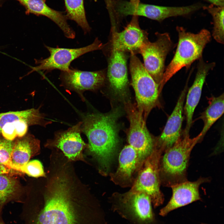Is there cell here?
<instances>
[{"instance_id":"obj_20","label":"cell","mask_w":224,"mask_h":224,"mask_svg":"<svg viewBox=\"0 0 224 224\" xmlns=\"http://www.w3.org/2000/svg\"><path fill=\"white\" fill-rule=\"evenodd\" d=\"M40 149L39 140L30 134L15 139L11 156V169L18 171Z\"/></svg>"},{"instance_id":"obj_18","label":"cell","mask_w":224,"mask_h":224,"mask_svg":"<svg viewBox=\"0 0 224 224\" xmlns=\"http://www.w3.org/2000/svg\"><path fill=\"white\" fill-rule=\"evenodd\" d=\"M82 122H80L64 131L57 133L51 144L62 151L69 160L83 159L82 152L87 146L82 139Z\"/></svg>"},{"instance_id":"obj_30","label":"cell","mask_w":224,"mask_h":224,"mask_svg":"<svg viewBox=\"0 0 224 224\" xmlns=\"http://www.w3.org/2000/svg\"><path fill=\"white\" fill-rule=\"evenodd\" d=\"M10 169L4 166L0 165V174H7Z\"/></svg>"},{"instance_id":"obj_3","label":"cell","mask_w":224,"mask_h":224,"mask_svg":"<svg viewBox=\"0 0 224 224\" xmlns=\"http://www.w3.org/2000/svg\"><path fill=\"white\" fill-rule=\"evenodd\" d=\"M202 139L200 133L192 138L189 135H183L173 146L164 151L160 161L161 184L170 187L187 180L190 153L196 144Z\"/></svg>"},{"instance_id":"obj_10","label":"cell","mask_w":224,"mask_h":224,"mask_svg":"<svg viewBox=\"0 0 224 224\" xmlns=\"http://www.w3.org/2000/svg\"><path fill=\"white\" fill-rule=\"evenodd\" d=\"M115 208L142 224H149L154 220L152 202L145 193L130 190L115 193L111 197Z\"/></svg>"},{"instance_id":"obj_9","label":"cell","mask_w":224,"mask_h":224,"mask_svg":"<svg viewBox=\"0 0 224 224\" xmlns=\"http://www.w3.org/2000/svg\"><path fill=\"white\" fill-rule=\"evenodd\" d=\"M103 44L96 38L91 44L77 48H53L45 45L50 53L48 58L42 59H35V63L38 65L32 68L27 74L34 71H43L49 72L54 69L61 71H68L71 63L81 56L88 52L103 49L106 45Z\"/></svg>"},{"instance_id":"obj_23","label":"cell","mask_w":224,"mask_h":224,"mask_svg":"<svg viewBox=\"0 0 224 224\" xmlns=\"http://www.w3.org/2000/svg\"><path fill=\"white\" fill-rule=\"evenodd\" d=\"M223 93L217 96L208 99V105L202 113L200 118L203 122V129L200 133L202 138L213 124L224 113Z\"/></svg>"},{"instance_id":"obj_21","label":"cell","mask_w":224,"mask_h":224,"mask_svg":"<svg viewBox=\"0 0 224 224\" xmlns=\"http://www.w3.org/2000/svg\"><path fill=\"white\" fill-rule=\"evenodd\" d=\"M25 6L28 12L37 15L45 16L54 22L66 33L70 27L68 24L66 15L62 12L54 10L46 3V0H17Z\"/></svg>"},{"instance_id":"obj_8","label":"cell","mask_w":224,"mask_h":224,"mask_svg":"<svg viewBox=\"0 0 224 224\" xmlns=\"http://www.w3.org/2000/svg\"><path fill=\"white\" fill-rule=\"evenodd\" d=\"M156 35L157 40L153 42L148 40L144 43L139 53L143 57L145 68L160 89L165 70V60L173 44L168 33Z\"/></svg>"},{"instance_id":"obj_28","label":"cell","mask_w":224,"mask_h":224,"mask_svg":"<svg viewBox=\"0 0 224 224\" xmlns=\"http://www.w3.org/2000/svg\"><path fill=\"white\" fill-rule=\"evenodd\" d=\"M18 171L34 177L45 176L42 164L38 160L29 161L25 165L21 167Z\"/></svg>"},{"instance_id":"obj_24","label":"cell","mask_w":224,"mask_h":224,"mask_svg":"<svg viewBox=\"0 0 224 224\" xmlns=\"http://www.w3.org/2000/svg\"><path fill=\"white\" fill-rule=\"evenodd\" d=\"M64 0L67 19L75 21L85 33L89 32L91 28L86 18L84 0Z\"/></svg>"},{"instance_id":"obj_15","label":"cell","mask_w":224,"mask_h":224,"mask_svg":"<svg viewBox=\"0 0 224 224\" xmlns=\"http://www.w3.org/2000/svg\"><path fill=\"white\" fill-rule=\"evenodd\" d=\"M209 180L208 178L201 177L194 181L187 180L171 186V197L167 204L160 210V215L165 216L175 209L201 199L199 187Z\"/></svg>"},{"instance_id":"obj_7","label":"cell","mask_w":224,"mask_h":224,"mask_svg":"<svg viewBox=\"0 0 224 224\" xmlns=\"http://www.w3.org/2000/svg\"><path fill=\"white\" fill-rule=\"evenodd\" d=\"M124 106L130 123L127 133L128 142L136 152L140 168L154 148L155 138L149 132L145 120L136 105L128 101L125 102Z\"/></svg>"},{"instance_id":"obj_25","label":"cell","mask_w":224,"mask_h":224,"mask_svg":"<svg viewBox=\"0 0 224 224\" xmlns=\"http://www.w3.org/2000/svg\"><path fill=\"white\" fill-rule=\"evenodd\" d=\"M206 8L213 18L214 26L212 35L217 42L223 44L224 40V6L211 5Z\"/></svg>"},{"instance_id":"obj_4","label":"cell","mask_w":224,"mask_h":224,"mask_svg":"<svg viewBox=\"0 0 224 224\" xmlns=\"http://www.w3.org/2000/svg\"><path fill=\"white\" fill-rule=\"evenodd\" d=\"M177 30L179 37L177 47L173 58L165 70L161 90L181 69L189 67L194 61L201 58L203 50L211 40L210 32L205 29L197 34L187 32L180 27H177Z\"/></svg>"},{"instance_id":"obj_13","label":"cell","mask_w":224,"mask_h":224,"mask_svg":"<svg viewBox=\"0 0 224 224\" xmlns=\"http://www.w3.org/2000/svg\"><path fill=\"white\" fill-rule=\"evenodd\" d=\"M187 90V87H185L161 133L158 137L155 138V148L161 151L163 153L173 146L182 136V113Z\"/></svg>"},{"instance_id":"obj_27","label":"cell","mask_w":224,"mask_h":224,"mask_svg":"<svg viewBox=\"0 0 224 224\" xmlns=\"http://www.w3.org/2000/svg\"><path fill=\"white\" fill-rule=\"evenodd\" d=\"M15 140L5 139L0 133V165L11 169V156Z\"/></svg>"},{"instance_id":"obj_19","label":"cell","mask_w":224,"mask_h":224,"mask_svg":"<svg viewBox=\"0 0 224 224\" xmlns=\"http://www.w3.org/2000/svg\"><path fill=\"white\" fill-rule=\"evenodd\" d=\"M127 56L125 52L112 49L107 70L110 86L117 95H126L128 84Z\"/></svg>"},{"instance_id":"obj_16","label":"cell","mask_w":224,"mask_h":224,"mask_svg":"<svg viewBox=\"0 0 224 224\" xmlns=\"http://www.w3.org/2000/svg\"><path fill=\"white\" fill-rule=\"evenodd\" d=\"M214 63H207L199 59L195 79L187 92L186 101L183 108L186 119V125L183 135H189L193 123V117L195 109L201 98L202 88L207 76L215 66Z\"/></svg>"},{"instance_id":"obj_12","label":"cell","mask_w":224,"mask_h":224,"mask_svg":"<svg viewBox=\"0 0 224 224\" xmlns=\"http://www.w3.org/2000/svg\"><path fill=\"white\" fill-rule=\"evenodd\" d=\"M148 40L147 32L139 26L138 16H133L129 23L122 31L119 32L113 30L112 49L135 54L139 53L142 45Z\"/></svg>"},{"instance_id":"obj_14","label":"cell","mask_w":224,"mask_h":224,"mask_svg":"<svg viewBox=\"0 0 224 224\" xmlns=\"http://www.w3.org/2000/svg\"><path fill=\"white\" fill-rule=\"evenodd\" d=\"M105 70L87 71L70 68L61 71L60 77L63 85L80 93L101 87L105 82Z\"/></svg>"},{"instance_id":"obj_5","label":"cell","mask_w":224,"mask_h":224,"mask_svg":"<svg viewBox=\"0 0 224 224\" xmlns=\"http://www.w3.org/2000/svg\"><path fill=\"white\" fill-rule=\"evenodd\" d=\"M129 68L136 106L146 120L151 111L159 105V86L135 54H131Z\"/></svg>"},{"instance_id":"obj_1","label":"cell","mask_w":224,"mask_h":224,"mask_svg":"<svg viewBox=\"0 0 224 224\" xmlns=\"http://www.w3.org/2000/svg\"><path fill=\"white\" fill-rule=\"evenodd\" d=\"M121 114L118 108L106 114L87 115L82 125L86 136L90 153L97 161L100 172L109 174L119 143L117 121Z\"/></svg>"},{"instance_id":"obj_26","label":"cell","mask_w":224,"mask_h":224,"mask_svg":"<svg viewBox=\"0 0 224 224\" xmlns=\"http://www.w3.org/2000/svg\"><path fill=\"white\" fill-rule=\"evenodd\" d=\"M18 188L15 178L7 174H0V208L15 195Z\"/></svg>"},{"instance_id":"obj_22","label":"cell","mask_w":224,"mask_h":224,"mask_svg":"<svg viewBox=\"0 0 224 224\" xmlns=\"http://www.w3.org/2000/svg\"><path fill=\"white\" fill-rule=\"evenodd\" d=\"M44 118V115L40 112L39 109L0 113V131L5 124L19 120L26 121L30 126L37 125L44 127L50 123Z\"/></svg>"},{"instance_id":"obj_11","label":"cell","mask_w":224,"mask_h":224,"mask_svg":"<svg viewBox=\"0 0 224 224\" xmlns=\"http://www.w3.org/2000/svg\"><path fill=\"white\" fill-rule=\"evenodd\" d=\"M108 10L115 16L123 17L128 15L143 16L159 21L174 16L173 7L159 6L140 2L133 3L126 0H105Z\"/></svg>"},{"instance_id":"obj_17","label":"cell","mask_w":224,"mask_h":224,"mask_svg":"<svg viewBox=\"0 0 224 224\" xmlns=\"http://www.w3.org/2000/svg\"><path fill=\"white\" fill-rule=\"evenodd\" d=\"M140 169L135 151L130 145H126L120 153L117 170L110 174V180L122 187H131Z\"/></svg>"},{"instance_id":"obj_31","label":"cell","mask_w":224,"mask_h":224,"mask_svg":"<svg viewBox=\"0 0 224 224\" xmlns=\"http://www.w3.org/2000/svg\"><path fill=\"white\" fill-rule=\"evenodd\" d=\"M129 2L133 3H137L140 2V0H129Z\"/></svg>"},{"instance_id":"obj_2","label":"cell","mask_w":224,"mask_h":224,"mask_svg":"<svg viewBox=\"0 0 224 224\" xmlns=\"http://www.w3.org/2000/svg\"><path fill=\"white\" fill-rule=\"evenodd\" d=\"M65 178L53 182L36 224H89L88 212L77 206Z\"/></svg>"},{"instance_id":"obj_32","label":"cell","mask_w":224,"mask_h":224,"mask_svg":"<svg viewBox=\"0 0 224 224\" xmlns=\"http://www.w3.org/2000/svg\"><path fill=\"white\" fill-rule=\"evenodd\" d=\"M0 224H5L4 222L2 221V220H1L0 219Z\"/></svg>"},{"instance_id":"obj_6","label":"cell","mask_w":224,"mask_h":224,"mask_svg":"<svg viewBox=\"0 0 224 224\" xmlns=\"http://www.w3.org/2000/svg\"><path fill=\"white\" fill-rule=\"evenodd\" d=\"M162 152L154 148L144 160L130 190L145 193L150 197L154 207L161 205L164 201L161 192L159 165Z\"/></svg>"},{"instance_id":"obj_29","label":"cell","mask_w":224,"mask_h":224,"mask_svg":"<svg viewBox=\"0 0 224 224\" xmlns=\"http://www.w3.org/2000/svg\"><path fill=\"white\" fill-rule=\"evenodd\" d=\"M216 6H224V0H206Z\"/></svg>"}]
</instances>
